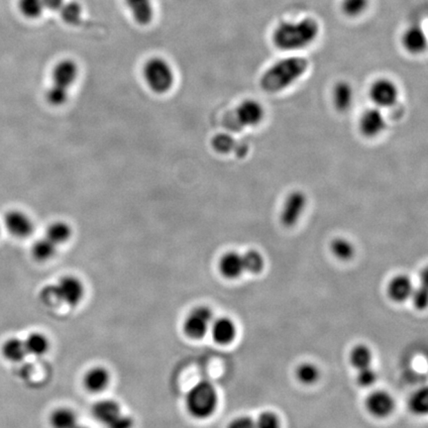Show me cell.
I'll return each mask as SVG.
<instances>
[{
  "mask_svg": "<svg viewBox=\"0 0 428 428\" xmlns=\"http://www.w3.org/2000/svg\"><path fill=\"white\" fill-rule=\"evenodd\" d=\"M319 33V23L312 17L303 18L298 21H283L273 30L271 42L278 50L296 52L312 46Z\"/></svg>",
  "mask_w": 428,
  "mask_h": 428,
  "instance_id": "obj_1",
  "label": "cell"
},
{
  "mask_svg": "<svg viewBox=\"0 0 428 428\" xmlns=\"http://www.w3.org/2000/svg\"><path fill=\"white\" fill-rule=\"evenodd\" d=\"M308 66L307 60L303 57H283L264 71L260 79V87L268 93H282L307 73Z\"/></svg>",
  "mask_w": 428,
  "mask_h": 428,
  "instance_id": "obj_2",
  "label": "cell"
},
{
  "mask_svg": "<svg viewBox=\"0 0 428 428\" xmlns=\"http://www.w3.org/2000/svg\"><path fill=\"white\" fill-rule=\"evenodd\" d=\"M218 395L209 382L197 384L186 395V407L193 418L204 420L213 416L217 407Z\"/></svg>",
  "mask_w": 428,
  "mask_h": 428,
  "instance_id": "obj_3",
  "label": "cell"
},
{
  "mask_svg": "<svg viewBox=\"0 0 428 428\" xmlns=\"http://www.w3.org/2000/svg\"><path fill=\"white\" fill-rule=\"evenodd\" d=\"M143 75L149 89L154 93H168L174 86V71L169 62L163 57H154L149 59L143 68Z\"/></svg>",
  "mask_w": 428,
  "mask_h": 428,
  "instance_id": "obj_4",
  "label": "cell"
},
{
  "mask_svg": "<svg viewBox=\"0 0 428 428\" xmlns=\"http://www.w3.org/2000/svg\"><path fill=\"white\" fill-rule=\"evenodd\" d=\"M84 285L75 277L62 278L57 285H49L43 291L44 301L51 303H64L66 305H77L84 296Z\"/></svg>",
  "mask_w": 428,
  "mask_h": 428,
  "instance_id": "obj_5",
  "label": "cell"
},
{
  "mask_svg": "<svg viewBox=\"0 0 428 428\" xmlns=\"http://www.w3.org/2000/svg\"><path fill=\"white\" fill-rule=\"evenodd\" d=\"M307 197L303 190H293L287 195L280 213V222L285 229L296 226L307 206Z\"/></svg>",
  "mask_w": 428,
  "mask_h": 428,
  "instance_id": "obj_6",
  "label": "cell"
},
{
  "mask_svg": "<svg viewBox=\"0 0 428 428\" xmlns=\"http://www.w3.org/2000/svg\"><path fill=\"white\" fill-rule=\"evenodd\" d=\"M369 98L375 107L383 109L395 107L399 101L400 89L393 80L380 78L372 82Z\"/></svg>",
  "mask_w": 428,
  "mask_h": 428,
  "instance_id": "obj_7",
  "label": "cell"
},
{
  "mask_svg": "<svg viewBox=\"0 0 428 428\" xmlns=\"http://www.w3.org/2000/svg\"><path fill=\"white\" fill-rule=\"evenodd\" d=\"M361 134L368 139L379 137L386 128L385 114L378 107H370L360 115L358 122Z\"/></svg>",
  "mask_w": 428,
  "mask_h": 428,
  "instance_id": "obj_8",
  "label": "cell"
},
{
  "mask_svg": "<svg viewBox=\"0 0 428 428\" xmlns=\"http://www.w3.org/2000/svg\"><path fill=\"white\" fill-rule=\"evenodd\" d=\"M213 322V312L206 307L195 308L185 322V332L193 339H200L206 335Z\"/></svg>",
  "mask_w": 428,
  "mask_h": 428,
  "instance_id": "obj_9",
  "label": "cell"
},
{
  "mask_svg": "<svg viewBox=\"0 0 428 428\" xmlns=\"http://www.w3.org/2000/svg\"><path fill=\"white\" fill-rule=\"evenodd\" d=\"M266 110L260 101L248 98L237 107V121L244 127H256L264 121Z\"/></svg>",
  "mask_w": 428,
  "mask_h": 428,
  "instance_id": "obj_10",
  "label": "cell"
},
{
  "mask_svg": "<svg viewBox=\"0 0 428 428\" xmlns=\"http://www.w3.org/2000/svg\"><path fill=\"white\" fill-rule=\"evenodd\" d=\"M4 226L11 235L26 238L34 232V222L28 214L18 209H12L4 216Z\"/></svg>",
  "mask_w": 428,
  "mask_h": 428,
  "instance_id": "obj_11",
  "label": "cell"
},
{
  "mask_svg": "<svg viewBox=\"0 0 428 428\" xmlns=\"http://www.w3.org/2000/svg\"><path fill=\"white\" fill-rule=\"evenodd\" d=\"M402 48L411 55H420L427 50V37L420 24H411L400 37Z\"/></svg>",
  "mask_w": 428,
  "mask_h": 428,
  "instance_id": "obj_12",
  "label": "cell"
},
{
  "mask_svg": "<svg viewBox=\"0 0 428 428\" xmlns=\"http://www.w3.org/2000/svg\"><path fill=\"white\" fill-rule=\"evenodd\" d=\"M79 77V66L73 60L64 59L57 63L52 71L53 84L70 89Z\"/></svg>",
  "mask_w": 428,
  "mask_h": 428,
  "instance_id": "obj_13",
  "label": "cell"
},
{
  "mask_svg": "<svg viewBox=\"0 0 428 428\" xmlns=\"http://www.w3.org/2000/svg\"><path fill=\"white\" fill-rule=\"evenodd\" d=\"M395 400L392 395L385 391H377L371 393L366 400V407L370 413L380 418L391 416L395 409Z\"/></svg>",
  "mask_w": 428,
  "mask_h": 428,
  "instance_id": "obj_14",
  "label": "cell"
},
{
  "mask_svg": "<svg viewBox=\"0 0 428 428\" xmlns=\"http://www.w3.org/2000/svg\"><path fill=\"white\" fill-rule=\"evenodd\" d=\"M354 94L353 87L346 80H340L333 87L332 100L336 110L339 112H349L353 107Z\"/></svg>",
  "mask_w": 428,
  "mask_h": 428,
  "instance_id": "obj_15",
  "label": "cell"
},
{
  "mask_svg": "<svg viewBox=\"0 0 428 428\" xmlns=\"http://www.w3.org/2000/svg\"><path fill=\"white\" fill-rule=\"evenodd\" d=\"M220 273L226 278H237L245 271L244 268L243 255L235 251L225 253L220 260Z\"/></svg>",
  "mask_w": 428,
  "mask_h": 428,
  "instance_id": "obj_16",
  "label": "cell"
},
{
  "mask_svg": "<svg viewBox=\"0 0 428 428\" xmlns=\"http://www.w3.org/2000/svg\"><path fill=\"white\" fill-rule=\"evenodd\" d=\"M125 3L138 24L148 25L153 20V0H125Z\"/></svg>",
  "mask_w": 428,
  "mask_h": 428,
  "instance_id": "obj_17",
  "label": "cell"
},
{
  "mask_svg": "<svg viewBox=\"0 0 428 428\" xmlns=\"http://www.w3.org/2000/svg\"><path fill=\"white\" fill-rule=\"evenodd\" d=\"M388 293L393 301L402 303L411 298L413 293V285L409 276H395L390 282Z\"/></svg>",
  "mask_w": 428,
  "mask_h": 428,
  "instance_id": "obj_18",
  "label": "cell"
},
{
  "mask_svg": "<svg viewBox=\"0 0 428 428\" xmlns=\"http://www.w3.org/2000/svg\"><path fill=\"white\" fill-rule=\"evenodd\" d=\"M236 332L235 324L231 319H226V317L217 319L211 326L214 341L218 344H229L235 339Z\"/></svg>",
  "mask_w": 428,
  "mask_h": 428,
  "instance_id": "obj_19",
  "label": "cell"
},
{
  "mask_svg": "<svg viewBox=\"0 0 428 428\" xmlns=\"http://www.w3.org/2000/svg\"><path fill=\"white\" fill-rule=\"evenodd\" d=\"M121 413V407L114 400H100L96 402L93 407L94 418L105 425L112 422Z\"/></svg>",
  "mask_w": 428,
  "mask_h": 428,
  "instance_id": "obj_20",
  "label": "cell"
},
{
  "mask_svg": "<svg viewBox=\"0 0 428 428\" xmlns=\"http://www.w3.org/2000/svg\"><path fill=\"white\" fill-rule=\"evenodd\" d=\"M110 381V375L105 368L96 367L89 370L84 377V385L91 392L98 393L105 390Z\"/></svg>",
  "mask_w": 428,
  "mask_h": 428,
  "instance_id": "obj_21",
  "label": "cell"
},
{
  "mask_svg": "<svg viewBox=\"0 0 428 428\" xmlns=\"http://www.w3.org/2000/svg\"><path fill=\"white\" fill-rule=\"evenodd\" d=\"M333 256L340 261H349L355 256L356 248L354 244L345 237H336L329 245Z\"/></svg>",
  "mask_w": 428,
  "mask_h": 428,
  "instance_id": "obj_22",
  "label": "cell"
},
{
  "mask_svg": "<svg viewBox=\"0 0 428 428\" xmlns=\"http://www.w3.org/2000/svg\"><path fill=\"white\" fill-rule=\"evenodd\" d=\"M71 235H73L71 227L64 222L52 223L46 232V237L57 246L68 242Z\"/></svg>",
  "mask_w": 428,
  "mask_h": 428,
  "instance_id": "obj_23",
  "label": "cell"
},
{
  "mask_svg": "<svg viewBox=\"0 0 428 428\" xmlns=\"http://www.w3.org/2000/svg\"><path fill=\"white\" fill-rule=\"evenodd\" d=\"M2 354L11 362H19L27 355L24 341L19 338H10L4 342Z\"/></svg>",
  "mask_w": 428,
  "mask_h": 428,
  "instance_id": "obj_24",
  "label": "cell"
},
{
  "mask_svg": "<svg viewBox=\"0 0 428 428\" xmlns=\"http://www.w3.org/2000/svg\"><path fill=\"white\" fill-rule=\"evenodd\" d=\"M57 246L47 237L39 239L32 246V255L37 261L45 262L52 259L57 252Z\"/></svg>",
  "mask_w": 428,
  "mask_h": 428,
  "instance_id": "obj_25",
  "label": "cell"
},
{
  "mask_svg": "<svg viewBox=\"0 0 428 428\" xmlns=\"http://www.w3.org/2000/svg\"><path fill=\"white\" fill-rule=\"evenodd\" d=\"M53 428H75L78 418L75 413L69 409H59L51 416Z\"/></svg>",
  "mask_w": 428,
  "mask_h": 428,
  "instance_id": "obj_26",
  "label": "cell"
},
{
  "mask_svg": "<svg viewBox=\"0 0 428 428\" xmlns=\"http://www.w3.org/2000/svg\"><path fill=\"white\" fill-rule=\"evenodd\" d=\"M24 344L27 354L34 356H42L49 349V341L46 336L41 333H31L26 340H24Z\"/></svg>",
  "mask_w": 428,
  "mask_h": 428,
  "instance_id": "obj_27",
  "label": "cell"
},
{
  "mask_svg": "<svg viewBox=\"0 0 428 428\" xmlns=\"http://www.w3.org/2000/svg\"><path fill=\"white\" fill-rule=\"evenodd\" d=\"M370 6V0H341L340 8L343 15L349 18L360 17Z\"/></svg>",
  "mask_w": 428,
  "mask_h": 428,
  "instance_id": "obj_28",
  "label": "cell"
},
{
  "mask_svg": "<svg viewBox=\"0 0 428 428\" xmlns=\"http://www.w3.org/2000/svg\"><path fill=\"white\" fill-rule=\"evenodd\" d=\"M244 268L251 274H259L264 270L265 259L263 255L257 250H249L243 255Z\"/></svg>",
  "mask_w": 428,
  "mask_h": 428,
  "instance_id": "obj_29",
  "label": "cell"
},
{
  "mask_svg": "<svg viewBox=\"0 0 428 428\" xmlns=\"http://www.w3.org/2000/svg\"><path fill=\"white\" fill-rule=\"evenodd\" d=\"M372 352L366 345H358L351 352V363L356 369H364L371 366Z\"/></svg>",
  "mask_w": 428,
  "mask_h": 428,
  "instance_id": "obj_30",
  "label": "cell"
},
{
  "mask_svg": "<svg viewBox=\"0 0 428 428\" xmlns=\"http://www.w3.org/2000/svg\"><path fill=\"white\" fill-rule=\"evenodd\" d=\"M59 11L61 13L62 19L66 24L77 25L79 24L80 19H82V9L78 2H64V6H62Z\"/></svg>",
  "mask_w": 428,
  "mask_h": 428,
  "instance_id": "obj_31",
  "label": "cell"
},
{
  "mask_svg": "<svg viewBox=\"0 0 428 428\" xmlns=\"http://www.w3.org/2000/svg\"><path fill=\"white\" fill-rule=\"evenodd\" d=\"M409 409L416 414H425L428 411V391L423 388L414 393L409 402Z\"/></svg>",
  "mask_w": 428,
  "mask_h": 428,
  "instance_id": "obj_32",
  "label": "cell"
},
{
  "mask_svg": "<svg viewBox=\"0 0 428 428\" xmlns=\"http://www.w3.org/2000/svg\"><path fill=\"white\" fill-rule=\"evenodd\" d=\"M319 370L312 363H303L296 370V377L298 381L305 385H312L319 379Z\"/></svg>",
  "mask_w": 428,
  "mask_h": 428,
  "instance_id": "obj_33",
  "label": "cell"
},
{
  "mask_svg": "<svg viewBox=\"0 0 428 428\" xmlns=\"http://www.w3.org/2000/svg\"><path fill=\"white\" fill-rule=\"evenodd\" d=\"M19 8L23 15L32 19L40 17L45 10L43 0H20Z\"/></svg>",
  "mask_w": 428,
  "mask_h": 428,
  "instance_id": "obj_34",
  "label": "cell"
},
{
  "mask_svg": "<svg viewBox=\"0 0 428 428\" xmlns=\"http://www.w3.org/2000/svg\"><path fill=\"white\" fill-rule=\"evenodd\" d=\"M46 98L50 105L60 107L66 102L69 98V89L53 84L46 93Z\"/></svg>",
  "mask_w": 428,
  "mask_h": 428,
  "instance_id": "obj_35",
  "label": "cell"
},
{
  "mask_svg": "<svg viewBox=\"0 0 428 428\" xmlns=\"http://www.w3.org/2000/svg\"><path fill=\"white\" fill-rule=\"evenodd\" d=\"M213 146L214 150L220 154L230 153L235 146L233 138L227 134H218L213 138Z\"/></svg>",
  "mask_w": 428,
  "mask_h": 428,
  "instance_id": "obj_36",
  "label": "cell"
},
{
  "mask_svg": "<svg viewBox=\"0 0 428 428\" xmlns=\"http://www.w3.org/2000/svg\"><path fill=\"white\" fill-rule=\"evenodd\" d=\"M255 422L256 428H280V418L273 411H264Z\"/></svg>",
  "mask_w": 428,
  "mask_h": 428,
  "instance_id": "obj_37",
  "label": "cell"
},
{
  "mask_svg": "<svg viewBox=\"0 0 428 428\" xmlns=\"http://www.w3.org/2000/svg\"><path fill=\"white\" fill-rule=\"evenodd\" d=\"M358 384L362 386H370L374 385L377 381V373L373 370L371 366L366 367L364 369L359 370L358 376H357Z\"/></svg>",
  "mask_w": 428,
  "mask_h": 428,
  "instance_id": "obj_38",
  "label": "cell"
},
{
  "mask_svg": "<svg viewBox=\"0 0 428 428\" xmlns=\"http://www.w3.org/2000/svg\"><path fill=\"white\" fill-rule=\"evenodd\" d=\"M413 301L416 307L420 310H425L427 305V276H425V283L418 287L416 291H413Z\"/></svg>",
  "mask_w": 428,
  "mask_h": 428,
  "instance_id": "obj_39",
  "label": "cell"
},
{
  "mask_svg": "<svg viewBox=\"0 0 428 428\" xmlns=\"http://www.w3.org/2000/svg\"><path fill=\"white\" fill-rule=\"evenodd\" d=\"M133 423L134 422L130 416L121 413L112 422L108 423L107 427V428H132Z\"/></svg>",
  "mask_w": 428,
  "mask_h": 428,
  "instance_id": "obj_40",
  "label": "cell"
},
{
  "mask_svg": "<svg viewBox=\"0 0 428 428\" xmlns=\"http://www.w3.org/2000/svg\"><path fill=\"white\" fill-rule=\"evenodd\" d=\"M227 428H256V422L249 416H240L232 420Z\"/></svg>",
  "mask_w": 428,
  "mask_h": 428,
  "instance_id": "obj_41",
  "label": "cell"
},
{
  "mask_svg": "<svg viewBox=\"0 0 428 428\" xmlns=\"http://www.w3.org/2000/svg\"><path fill=\"white\" fill-rule=\"evenodd\" d=\"M66 0H43L45 9H49L52 11H59L64 6Z\"/></svg>",
  "mask_w": 428,
  "mask_h": 428,
  "instance_id": "obj_42",
  "label": "cell"
},
{
  "mask_svg": "<svg viewBox=\"0 0 428 428\" xmlns=\"http://www.w3.org/2000/svg\"><path fill=\"white\" fill-rule=\"evenodd\" d=\"M75 428H89V427H82V425H78L77 427H75Z\"/></svg>",
  "mask_w": 428,
  "mask_h": 428,
  "instance_id": "obj_43",
  "label": "cell"
}]
</instances>
